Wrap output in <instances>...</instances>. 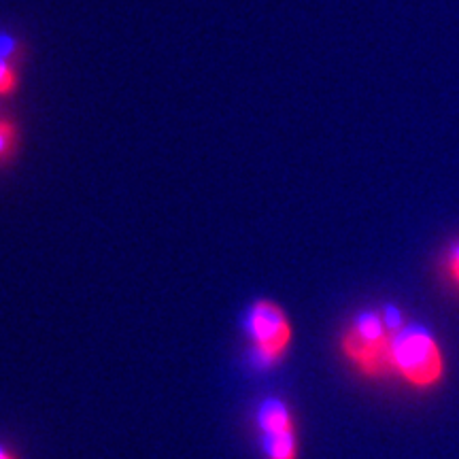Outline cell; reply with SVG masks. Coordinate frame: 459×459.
Here are the masks:
<instances>
[{"label":"cell","instance_id":"1","mask_svg":"<svg viewBox=\"0 0 459 459\" xmlns=\"http://www.w3.org/2000/svg\"><path fill=\"white\" fill-rule=\"evenodd\" d=\"M398 330L400 328L387 317V313H359L341 336L344 359L366 378H385L395 375L394 336Z\"/></svg>","mask_w":459,"mask_h":459},{"label":"cell","instance_id":"2","mask_svg":"<svg viewBox=\"0 0 459 459\" xmlns=\"http://www.w3.org/2000/svg\"><path fill=\"white\" fill-rule=\"evenodd\" d=\"M394 368L415 389H432L445 377V355L423 325H402L394 336Z\"/></svg>","mask_w":459,"mask_h":459},{"label":"cell","instance_id":"3","mask_svg":"<svg viewBox=\"0 0 459 459\" xmlns=\"http://www.w3.org/2000/svg\"><path fill=\"white\" fill-rule=\"evenodd\" d=\"M245 330L251 341V355L260 368H274L290 353L294 328L285 308L271 298H257L245 315Z\"/></svg>","mask_w":459,"mask_h":459},{"label":"cell","instance_id":"4","mask_svg":"<svg viewBox=\"0 0 459 459\" xmlns=\"http://www.w3.org/2000/svg\"><path fill=\"white\" fill-rule=\"evenodd\" d=\"M266 459H298V434L294 412L283 400L268 398L257 409Z\"/></svg>","mask_w":459,"mask_h":459},{"label":"cell","instance_id":"5","mask_svg":"<svg viewBox=\"0 0 459 459\" xmlns=\"http://www.w3.org/2000/svg\"><path fill=\"white\" fill-rule=\"evenodd\" d=\"M22 128L9 115H0V169L13 162L20 153Z\"/></svg>","mask_w":459,"mask_h":459},{"label":"cell","instance_id":"6","mask_svg":"<svg viewBox=\"0 0 459 459\" xmlns=\"http://www.w3.org/2000/svg\"><path fill=\"white\" fill-rule=\"evenodd\" d=\"M20 65L0 56V99H11L20 90Z\"/></svg>","mask_w":459,"mask_h":459},{"label":"cell","instance_id":"7","mask_svg":"<svg viewBox=\"0 0 459 459\" xmlns=\"http://www.w3.org/2000/svg\"><path fill=\"white\" fill-rule=\"evenodd\" d=\"M0 56L7 57L11 62L22 65V56H24V48H22L20 39L9 32H0Z\"/></svg>","mask_w":459,"mask_h":459},{"label":"cell","instance_id":"8","mask_svg":"<svg viewBox=\"0 0 459 459\" xmlns=\"http://www.w3.org/2000/svg\"><path fill=\"white\" fill-rule=\"evenodd\" d=\"M445 271L449 279L459 287V240L449 247L445 255Z\"/></svg>","mask_w":459,"mask_h":459},{"label":"cell","instance_id":"9","mask_svg":"<svg viewBox=\"0 0 459 459\" xmlns=\"http://www.w3.org/2000/svg\"><path fill=\"white\" fill-rule=\"evenodd\" d=\"M0 459H20V457H17L15 453L9 449V446H4L3 443H0Z\"/></svg>","mask_w":459,"mask_h":459}]
</instances>
